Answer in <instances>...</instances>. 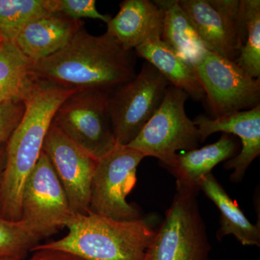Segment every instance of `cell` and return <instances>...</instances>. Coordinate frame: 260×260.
Instances as JSON below:
<instances>
[{"instance_id": "5bb4252c", "label": "cell", "mask_w": 260, "mask_h": 260, "mask_svg": "<svg viewBox=\"0 0 260 260\" xmlns=\"http://www.w3.org/2000/svg\"><path fill=\"white\" fill-rule=\"evenodd\" d=\"M83 27V20L56 12L25 24L14 42L23 55L35 64L61 50Z\"/></svg>"}, {"instance_id": "7a4b0ae2", "label": "cell", "mask_w": 260, "mask_h": 260, "mask_svg": "<svg viewBox=\"0 0 260 260\" xmlns=\"http://www.w3.org/2000/svg\"><path fill=\"white\" fill-rule=\"evenodd\" d=\"M75 92L39 80L23 101V117L6 143V162L0 181V215L5 218L20 220L25 181L42 155L56 111Z\"/></svg>"}, {"instance_id": "4316f807", "label": "cell", "mask_w": 260, "mask_h": 260, "mask_svg": "<svg viewBox=\"0 0 260 260\" xmlns=\"http://www.w3.org/2000/svg\"><path fill=\"white\" fill-rule=\"evenodd\" d=\"M6 162V143L0 144V181L4 171Z\"/></svg>"}, {"instance_id": "277c9868", "label": "cell", "mask_w": 260, "mask_h": 260, "mask_svg": "<svg viewBox=\"0 0 260 260\" xmlns=\"http://www.w3.org/2000/svg\"><path fill=\"white\" fill-rule=\"evenodd\" d=\"M188 98L185 92L170 85L151 119L126 146L145 157L158 158L170 170L173 169L178 150H194L200 141L198 127L186 115Z\"/></svg>"}, {"instance_id": "83f0119b", "label": "cell", "mask_w": 260, "mask_h": 260, "mask_svg": "<svg viewBox=\"0 0 260 260\" xmlns=\"http://www.w3.org/2000/svg\"><path fill=\"white\" fill-rule=\"evenodd\" d=\"M0 260H21L17 259V258H5V259H0Z\"/></svg>"}, {"instance_id": "8992f818", "label": "cell", "mask_w": 260, "mask_h": 260, "mask_svg": "<svg viewBox=\"0 0 260 260\" xmlns=\"http://www.w3.org/2000/svg\"><path fill=\"white\" fill-rule=\"evenodd\" d=\"M109 94L75 92L67 98L53 118V124L67 138L97 160L117 146L109 112Z\"/></svg>"}, {"instance_id": "8fae6325", "label": "cell", "mask_w": 260, "mask_h": 260, "mask_svg": "<svg viewBox=\"0 0 260 260\" xmlns=\"http://www.w3.org/2000/svg\"><path fill=\"white\" fill-rule=\"evenodd\" d=\"M206 50L235 61L245 28L242 0H179Z\"/></svg>"}, {"instance_id": "d4e9b609", "label": "cell", "mask_w": 260, "mask_h": 260, "mask_svg": "<svg viewBox=\"0 0 260 260\" xmlns=\"http://www.w3.org/2000/svg\"><path fill=\"white\" fill-rule=\"evenodd\" d=\"M25 111L22 101L0 104V144L7 143L18 125Z\"/></svg>"}, {"instance_id": "2e32d148", "label": "cell", "mask_w": 260, "mask_h": 260, "mask_svg": "<svg viewBox=\"0 0 260 260\" xmlns=\"http://www.w3.org/2000/svg\"><path fill=\"white\" fill-rule=\"evenodd\" d=\"M138 56L153 65L169 82L196 102L206 99L192 65L178 55L160 37L145 41L135 49Z\"/></svg>"}, {"instance_id": "4fadbf2b", "label": "cell", "mask_w": 260, "mask_h": 260, "mask_svg": "<svg viewBox=\"0 0 260 260\" xmlns=\"http://www.w3.org/2000/svg\"><path fill=\"white\" fill-rule=\"evenodd\" d=\"M193 121L199 132L200 142L215 133L237 135L242 140L240 153L225 164V169L234 170L231 175L233 182L242 181L248 167L260 154V104L215 119L198 116Z\"/></svg>"}, {"instance_id": "603a6c76", "label": "cell", "mask_w": 260, "mask_h": 260, "mask_svg": "<svg viewBox=\"0 0 260 260\" xmlns=\"http://www.w3.org/2000/svg\"><path fill=\"white\" fill-rule=\"evenodd\" d=\"M39 241L20 220L13 221L0 215V259L23 260Z\"/></svg>"}, {"instance_id": "5b68a950", "label": "cell", "mask_w": 260, "mask_h": 260, "mask_svg": "<svg viewBox=\"0 0 260 260\" xmlns=\"http://www.w3.org/2000/svg\"><path fill=\"white\" fill-rule=\"evenodd\" d=\"M197 191L177 187L145 260H210L211 246L197 201Z\"/></svg>"}, {"instance_id": "7c38bea8", "label": "cell", "mask_w": 260, "mask_h": 260, "mask_svg": "<svg viewBox=\"0 0 260 260\" xmlns=\"http://www.w3.org/2000/svg\"><path fill=\"white\" fill-rule=\"evenodd\" d=\"M42 151L64 188L73 213H88L96 159L67 138L53 123L46 135Z\"/></svg>"}, {"instance_id": "7402d4cb", "label": "cell", "mask_w": 260, "mask_h": 260, "mask_svg": "<svg viewBox=\"0 0 260 260\" xmlns=\"http://www.w3.org/2000/svg\"><path fill=\"white\" fill-rule=\"evenodd\" d=\"M245 34L235 63L255 79H260V1L242 0Z\"/></svg>"}, {"instance_id": "ffe728a7", "label": "cell", "mask_w": 260, "mask_h": 260, "mask_svg": "<svg viewBox=\"0 0 260 260\" xmlns=\"http://www.w3.org/2000/svg\"><path fill=\"white\" fill-rule=\"evenodd\" d=\"M37 79L34 64L19 51L14 42H0V104L23 102L34 87Z\"/></svg>"}, {"instance_id": "52a82bcc", "label": "cell", "mask_w": 260, "mask_h": 260, "mask_svg": "<svg viewBox=\"0 0 260 260\" xmlns=\"http://www.w3.org/2000/svg\"><path fill=\"white\" fill-rule=\"evenodd\" d=\"M170 83L145 61L135 78L109 94V107L116 145L126 146L151 119Z\"/></svg>"}, {"instance_id": "9c48e42d", "label": "cell", "mask_w": 260, "mask_h": 260, "mask_svg": "<svg viewBox=\"0 0 260 260\" xmlns=\"http://www.w3.org/2000/svg\"><path fill=\"white\" fill-rule=\"evenodd\" d=\"M145 158L134 149L117 145L98 160L90 211L119 221L140 218L138 210L126 202V197L136 184L137 169Z\"/></svg>"}, {"instance_id": "44dd1931", "label": "cell", "mask_w": 260, "mask_h": 260, "mask_svg": "<svg viewBox=\"0 0 260 260\" xmlns=\"http://www.w3.org/2000/svg\"><path fill=\"white\" fill-rule=\"evenodd\" d=\"M58 0H0V42H14L30 20L56 13Z\"/></svg>"}, {"instance_id": "3957f363", "label": "cell", "mask_w": 260, "mask_h": 260, "mask_svg": "<svg viewBox=\"0 0 260 260\" xmlns=\"http://www.w3.org/2000/svg\"><path fill=\"white\" fill-rule=\"evenodd\" d=\"M60 239L39 244L41 249L66 251L83 260H145L155 232L143 219L119 221L89 211L75 214Z\"/></svg>"}, {"instance_id": "9a60e30c", "label": "cell", "mask_w": 260, "mask_h": 260, "mask_svg": "<svg viewBox=\"0 0 260 260\" xmlns=\"http://www.w3.org/2000/svg\"><path fill=\"white\" fill-rule=\"evenodd\" d=\"M164 17L157 1L124 0L119 13L108 22L107 32L124 50L133 51L145 41L160 37Z\"/></svg>"}, {"instance_id": "cb8c5ba5", "label": "cell", "mask_w": 260, "mask_h": 260, "mask_svg": "<svg viewBox=\"0 0 260 260\" xmlns=\"http://www.w3.org/2000/svg\"><path fill=\"white\" fill-rule=\"evenodd\" d=\"M56 12L75 20L92 18L107 24L112 18L99 13L95 0H58Z\"/></svg>"}, {"instance_id": "484cf974", "label": "cell", "mask_w": 260, "mask_h": 260, "mask_svg": "<svg viewBox=\"0 0 260 260\" xmlns=\"http://www.w3.org/2000/svg\"><path fill=\"white\" fill-rule=\"evenodd\" d=\"M32 254L26 260H83L66 251L41 249L31 251Z\"/></svg>"}, {"instance_id": "ba28073f", "label": "cell", "mask_w": 260, "mask_h": 260, "mask_svg": "<svg viewBox=\"0 0 260 260\" xmlns=\"http://www.w3.org/2000/svg\"><path fill=\"white\" fill-rule=\"evenodd\" d=\"M74 215L64 188L42 151L24 185L20 221L41 240L66 227Z\"/></svg>"}, {"instance_id": "d6986e66", "label": "cell", "mask_w": 260, "mask_h": 260, "mask_svg": "<svg viewBox=\"0 0 260 260\" xmlns=\"http://www.w3.org/2000/svg\"><path fill=\"white\" fill-rule=\"evenodd\" d=\"M164 10L160 39L193 66L206 49L179 0L157 1Z\"/></svg>"}, {"instance_id": "30bf717a", "label": "cell", "mask_w": 260, "mask_h": 260, "mask_svg": "<svg viewBox=\"0 0 260 260\" xmlns=\"http://www.w3.org/2000/svg\"><path fill=\"white\" fill-rule=\"evenodd\" d=\"M193 68L215 118L259 105L260 79L231 61L205 50Z\"/></svg>"}, {"instance_id": "ac0fdd59", "label": "cell", "mask_w": 260, "mask_h": 260, "mask_svg": "<svg viewBox=\"0 0 260 260\" xmlns=\"http://www.w3.org/2000/svg\"><path fill=\"white\" fill-rule=\"evenodd\" d=\"M199 189L215 203L220 212L221 237L233 235L242 245L260 246L259 225L248 220L242 210L224 190L212 174H208L200 182Z\"/></svg>"}, {"instance_id": "e0dca14e", "label": "cell", "mask_w": 260, "mask_h": 260, "mask_svg": "<svg viewBox=\"0 0 260 260\" xmlns=\"http://www.w3.org/2000/svg\"><path fill=\"white\" fill-rule=\"evenodd\" d=\"M237 149L236 142L227 134L211 145L178 154L171 172L177 178V186L198 191L201 181L220 162L232 158Z\"/></svg>"}, {"instance_id": "6da1fadb", "label": "cell", "mask_w": 260, "mask_h": 260, "mask_svg": "<svg viewBox=\"0 0 260 260\" xmlns=\"http://www.w3.org/2000/svg\"><path fill=\"white\" fill-rule=\"evenodd\" d=\"M39 81L75 90L111 93L135 78L132 51L110 35L93 36L81 28L64 48L34 64Z\"/></svg>"}]
</instances>
